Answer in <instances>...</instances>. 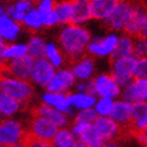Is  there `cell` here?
Returning a JSON list of instances; mask_svg holds the SVG:
<instances>
[{
    "instance_id": "50",
    "label": "cell",
    "mask_w": 147,
    "mask_h": 147,
    "mask_svg": "<svg viewBox=\"0 0 147 147\" xmlns=\"http://www.w3.org/2000/svg\"><path fill=\"white\" fill-rule=\"evenodd\" d=\"M10 0H0V4H3V3H9Z\"/></svg>"
},
{
    "instance_id": "36",
    "label": "cell",
    "mask_w": 147,
    "mask_h": 147,
    "mask_svg": "<svg viewBox=\"0 0 147 147\" xmlns=\"http://www.w3.org/2000/svg\"><path fill=\"white\" fill-rule=\"evenodd\" d=\"M5 6V13L9 16L11 19H13L14 22H17V23L22 24V22H23V18H24V14L20 13L19 11L16 10V7L13 6L12 3H7Z\"/></svg>"
},
{
    "instance_id": "31",
    "label": "cell",
    "mask_w": 147,
    "mask_h": 147,
    "mask_svg": "<svg viewBox=\"0 0 147 147\" xmlns=\"http://www.w3.org/2000/svg\"><path fill=\"white\" fill-rule=\"evenodd\" d=\"M22 25H23L25 29H28L29 31H32V32L41 31L43 29V24H42V18H41L40 12L36 10L35 7L31 9L29 12H26L24 14Z\"/></svg>"
},
{
    "instance_id": "21",
    "label": "cell",
    "mask_w": 147,
    "mask_h": 147,
    "mask_svg": "<svg viewBox=\"0 0 147 147\" xmlns=\"http://www.w3.org/2000/svg\"><path fill=\"white\" fill-rule=\"evenodd\" d=\"M119 0H90L91 18L104 22L113 12Z\"/></svg>"
},
{
    "instance_id": "44",
    "label": "cell",
    "mask_w": 147,
    "mask_h": 147,
    "mask_svg": "<svg viewBox=\"0 0 147 147\" xmlns=\"http://www.w3.org/2000/svg\"><path fill=\"white\" fill-rule=\"evenodd\" d=\"M6 47V42L4 40L0 38V63L4 62V59H3V55H4V49Z\"/></svg>"
},
{
    "instance_id": "4",
    "label": "cell",
    "mask_w": 147,
    "mask_h": 147,
    "mask_svg": "<svg viewBox=\"0 0 147 147\" xmlns=\"http://www.w3.org/2000/svg\"><path fill=\"white\" fill-rule=\"evenodd\" d=\"M119 34L114 31L108 32L103 36L91 37L86 48V54L93 59H107L111 57L119 41Z\"/></svg>"
},
{
    "instance_id": "3",
    "label": "cell",
    "mask_w": 147,
    "mask_h": 147,
    "mask_svg": "<svg viewBox=\"0 0 147 147\" xmlns=\"http://www.w3.org/2000/svg\"><path fill=\"white\" fill-rule=\"evenodd\" d=\"M28 136L26 126L18 117L3 119L0 122V146L9 147L20 141H25Z\"/></svg>"
},
{
    "instance_id": "13",
    "label": "cell",
    "mask_w": 147,
    "mask_h": 147,
    "mask_svg": "<svg viewBox=\"0 0 147 147\" xmlns=\"http://www.w3.org/2000/svg\"><path fill=\"white\" fill-rule=\"evenodd\" d=\"M40 102L42 104H46L61 113H65L69 117L74 115V111H73V109L71 107V102H69V93L45 91L40 96Z\"/></svg>"
},
{
    "instance_id": "26",
    "label": "cell",
    "mask_w": 147,
    "mask_h": 147,
    "mask_svg": "<svg viewBox=\"0 0 147 147\" xmlns=\"http://www.w3.org/2000/svg\"><path fill=\"white\" fill-rule=\"evenodd\" d=\"M54 147H78L79 140L73 135L69 127L60 128L51 140Z\"/></svg>"
},
{
    "instance_id": "19",
    "label": "cell",
    "mask_w": 147,
    "mask_h": 147,
    "mask_svg": "<svg viewBox=\"0 0 147 147\" xmlns=\"http://www.w3.org/2000/svg\"><path fill=\"white\" fill-rule=\"evenodd\" d=\"M22 35V24L11 19L6 13L0 16V38L6 43L16 42Z\"/></svg>"
},
{
    "instance_id": "14",
    "label": "cell",
    "mask_w": 147,
    "mask_h": 147,
    "mask_svg": "<svg viewBox=\"0 0 147 147\" xmlns=\"http://www.w3.org/2000/svg\"><path fill=\"white\" fill-rule=\"evenodd\" d=\"M121 98L130 104L147 102V79H133L122 89Z\"/></svg>"
},
{
    "instance_id": "33",
    "label": "cell",
    "mask_w": 147,
    "mask_h": 147,
    "mask_svg": "<svg viewBox=\"0 0 147 147\" xmlns=\"http://www.w3.org/2000/svg\"><path fill=\"white\" fill-rule=\"evenodd\" d=\"M96 113L93 111V109H85L80 110V111H76L73 115V122L76 123H82V124H92L93 121L96 120Z\"/></svg>"
},
{
    "instance_id": "5",
    "label": "cell",
    "mask_w": 147,
    "mask_h": 147,
    "mask_svg": "<svg viewBox=\"0 0 147 147\" xmlns=\"http://www.w3.org/2000/svg\"><path fill=\"white\" fill-rule=\"evenodd\" d=\"M91 87L96 97H105L114 100L121 98L122 87L115 82L110 73L102 72L96 74L91 80Z\"/></svg>"
},
{
    "instance_id": "49",
    "label": "cell",
    "mask_w": 147,
    "mask_h": 147,
    "mask_svg": "<svg viewBox=\"0 0 147 147\" xmlns=\"http://www.w3.org/2000/svg\"><path fill=\"white\" fill-rule=\"evenodd\" d=\"M78 147H87V146H85L83 142H80V141H79V144H78Z\"/></svg>"
},
{
    "instance_id": "2",
    "label": "cell",
    "mask_w": 147,
    "mask_h": 147,
    "mask_svg": "<svg viewBox=\"0 0 147 147\" xmlns=\"http://www.w3.org/2000/svg\"><path fill=\"white\" fill-rule=\"evenodd\" d=\"M0 91L25 105L32 99L35 87L29 80L14 78L1 69L0 71Z\"/></svg>"
},
{
    "instance_id": "7",
    "label": "cell",
    "mask_w": 147,
    "mask_h": 147,
    "mask_svg": "<svg viewBox=\"0 0 147 147\" xmlns=\"http://www.w3.org/2000/svg\"><path fill=\"white\" fill-rule=\"evenodd\" d=\"M135 56H126L113 59L111 66H110V74L115 79V82L119 84L122 89L127 86L131 80L134 79V63Z\"/></svg>"
},
{
    "instance_id": "52",
    "label": "cell",
    "mask_w": 147,
    "mask_h": 147,
    "mask_svg": "<svg viewBox=\"0 0 147 147\" xmlns=\"http://www.w3.org/2000/svg\"><path fill=\"white\" fill-rule=\"evenodd\" d=\"M24 1H30V3H34L35 0H24Z\"/></svg>"
},
{
    "instance_id": "47",
    "label": "cell",
    "mask_w": 147,
    "mask_h": 147,
    "mask_svg": "<svg viewBox=\"0 0 147 147\" xmlns=\"http://www.w3.org/2000/svg\"><path fill=\"white\" fill-rule=\"evenodd\" d=\"M9 147H29V145H28V141L25 140V141H20L18 144H14V145L9 146Z\"/></svg>"
},
{
    "instance_id": "6",
    "label": "cell",
    "mask_w": 147,
    "mask_h": 147,
    "mask_svg": "<svg viewBox=\"0 0 147 147\" xmlns=\"http://www.w3.org/2000/svg\"><path fill=\"white\" fill-rule=\"evenodd\" d=\"M57 130L59 128L54 122H51L50 120L43 116H38L35 114L26 126L29 138L41 141H51L55 134L57 133Z\"/></svg>"
},
{
    "instance_id": "35",
    "label": "cell",
    "mask_w": 147,
    "mask_h": 147,
    "mask_svg": "<svg viewBox=\"0 0 147 147\" xmlns=\"http://www.w3.org/2000/svg\"><path fill=\"white\" fill-rule=\"evenodd\" d=\"M133 55L135 57L147 56V38L141 36L134 37V46H133Z\"/></svg>"
},
{
    "instance_id": "42",
    "label": "cell",
    "mask_w": 147,
    "mask_h": 147,
    "mask_svg": "<svg viewBox=\"0 0 147 147\" xmlns=\"http://www.w3.org/2000/svg\"><path fill=\"white\" fill-rule=\"evenodd\" d=\"M28 145L29 147H54L51 141H41V140H34V139H29Z\"/></svg>"
},
{
    "instance_id": "45",
    "label": "cell",
    "mask_w": 147,
    "mask_h": 147,
    "mask_svg": "<svg viewBox=\"0 0 147 147\" xmlns=\"http://www.w3.org/2000/svg\"><path fill=\"white\" fill-rule=\"evenodd\" d=\"M139 36H141V37H144V38H147V18L145 20V24H144L141 31H140V35H139Z\"/></svg>"
},
{
    "instance_id": "30",
    "label": "cell",
    "mask_w": 147,
    "mask_h": 147,
    "mask_svg": "<svg viewBox=\"0 0 147 147\" xmlns=\"http://www.w3.org/2000/svg\"><path fill=\"white\" fill-rule=\"evenodd\" d=\"M78 140L80 142H83L85 146L87 147H102L104 145V140L98 135V133L93 129V127L91 126H87L83 131L82 134L79 135Z\"/></svg>"
},
{
    "instance_id": "51",
    "label": "cell",
    "mask_w": 147,
    "mask_h": 147,
    "mask_svg": "<svg viewBox=\"0 0 147 147\" xmlns=\"http://www.w3.org/2000/svg\"><path fill=\"white\" fill-rule=\"evenodd\" d=\"M3 119H4V117H3V115H1V114H0V122H1V121H3Z\"/></svg>"
},
{
    "instance_id": "46",
    "label": "cell",
    "mask_w": 147,
    "mask_h": 147,
    "mask_svg": "<svg viewBox=\"0 0 147 147\" xmlns=\"http://www.w3.org/2000/svg\"><path fill=\"white\" fill-rule=\"evenodd\" d=\"M102 147H120V145H119V142H117L116 140H113V141L104 142V145H103Z\"/></svg>"
},
{
    "instance_id": "29",
    "label": "cell",
    "mask_w": 147,
    "mask_h": 147,
    "mask_svg": "<svg viewBox=\"0 0 147 147\" xmlns=\"http://www.w3.org/2000/svg\"><path fill=\"white\" fill-rule=\"evenodd\" d=\"M28 54V48H26V43L24 42H11V43H6V47L4 49V62L13 60L20 56H24Z\"/></svg>"
},
{
    "instance_id": "48",
    "label": "cell",
    "mask_w": 147,
    "mask_h": 147,
    "mask_svg": "<svg viewBox=\"0 0 147 147\" xmlns=\"http://www.w3.org/2000/svg\"><path fill=\"white\" fill-rule=\"evenodd\" d=\"M3 13H5V6L3 4H0V16H1Z\"/></svg>"
},
{
    "instance_id": "10",
    "label": "cell",
    "mask_w": 147,
    "mask_h": 147,
    "mask_svg": "<svg viewBox=\"0 0 147 147\" xmlns=\"http://www.w3.org/2000/svg\"><path fill=\"white\" fill-rule=\"evenodd\" d=\"M55 71L56 69L45 57L37 59V60L34 61L29 82L34 86H38V87H43L45 89L48 85V83L51 80V78H53Z\"/></svg>"
},
{
    "instance_id": "9",
    "label": "cell",
    "mask_w": 147,
    "mask_h": 147,
    "mask_svg": "<svg viewBox=\"0 0 147 147\" xmlns=\"http://www.w3.org/2000/svg\"><path fill=\"white\" fill-rule=\"evenodd\" d=\"M77 80L73 76V73L69 67L57 68L54 73L53 78L48 83V85L45 87L46 91L50 92H60V93H71L74 89V85Z\"/></svg>"
},
{
    "instance_id": "28",
    "label": "cell",
    "mask_w": 147,
    "mask_h": 147,
    "mask_svg": "<svg viewBox=\"0 0 147 147\" xmlns=\"http://www.w3.org/2000/svg\"><path fill=\"white\" fill-rule=\"evenodd\" d=\"M54 12L56 14L59 25H67L72 22V3L71 0H63L55 4Z\"/></svg>"
},
{
    "instance_id": "41",
    "label": "cell",
    "mask_w": 147,
    "mask_h": 147,
    "mask_svg": "<svg viewBox=\"0 0 147 147\" xmlns=\"http://www.w3.org/2000/svg\"><path fill=\"white\" fill-rule=\"evenodd\" d=\"M73 91H78V92H90L92 93V87H91V80L89 82H77L74 85ZM93 94V93H92Z\"/></svg>"
},
{
    "instance_id": "11",
    "label": "cell",
    "mask_w": 147,
    "mask_h": 147,
    "mask_svg": "<svg viewBox=\"0 0 147 147\" xmlns=\"http://www.w3.org/2000/svg\"><path fill=\"white\" fill-rule=\"evenodd\" d=\"M69 68L77 82H89L97 74L96 60L86 54L73 61Z\"/></svg>"
},
{
    "instance_id": "22",
    "label": "cell",
    "mask_w": 147,
    "mask_h": 147,
    "mask_svg": "<svg viewBox=\"0 0 147 147\" xmlns=\"http://www.w3.org/2000/svg\"><path fill=\"white\" fill-rule=\"evenodd\" d=\"M23 108L24 104L0 91V114L3 115L4 119L17 117L22 113Z\"/></svg>"
},
{
    "instance_id": "15",
    "label": "cell",
    "mask_w": 147,
    "mask_h": 147,
    "mask_svg": "<svg viewBox=\"0 0 147 147\" xmlns=\"http://www.w3.org/2000/svg\"><path fill=\"white\" fill-rule=\"evenodd\" d=\"M93 129L97 131L98 135L107 141H113L116 140L121 134V127L117 124L115 121H113L109 116L107 117H96V120L91 124Z\"/></svg>"
},
{
    "instance_id": "12",
    "label": "cell",
    "mask_w": 147,
    "mask_h": 147,
    "mask_svg": "<svg viewBox=\"0 0 147 147\" xmlns=\"http://www.w3.org/2000/svg\"><path fill=\"white\" fill-rule=\"evenodd\" d=\"M34 61H35L34 59L26 54L24 56H20L17 59H13V60L6 61V63L4 65L3 71L5 73H7V74L14 77V78L29 80Z\"/></svg>"
},
{
    "instance_id": "25",
    "label": "cell",
    "mask_w": 147,
    "mask_h": 147,
    "mask_svg": "<svg viewBox=\"0 0 147 147\" xmlns=\"http://www.w3.org/2000/svg\"><path fill=\"white\" fill-rule=\"evenodd\" d=\"M46 47H47V41L42 37V36L34 34L29 37L26 42V48H28V55L31 56L34 60L37 59H43L46 53Z\"/></svg>"
},
{
    "instance_id": "20",
    "label": "cell",
    "mask_w": 147,
    "mask_h": 147,
    "mask_svg": "<svg viewBox=\"0 0 147 147\" xmlns=\"http://www.w3.org/2000/svg\"><path fill=\"white\" fill-rule=\"evenodd\" d=\"M72 3V24L85 25L92 19L90 11V0H71Z\"/></svg>"
},
{
    "instance_id": "39",
    "label": "cell",
    "mask_w": 147,
    "mask_h": 147,
    "mask_svg": "<svg viewBox=\"0 0 147 147\" xmlns=\"http://www.w3.org/2000/svg\"><path fill=\"white\" fill-rule=\"evenodd\" d=\"M130 127H131V129H133V131H134L135 134L146 130L147 129V114L144 115V116H141L140 119L131 121Z\"/></svg>"
},
{
    "instance_id": "43",
    "label": "cell",
    "mask_w": 147,
    "mask_h": 147,
    "mask_svg": "<svg viewBox=\"0 0 147 147\" xmlns=\"http://www.w3.org/2000/svg\"><path fill=\"white\" fill-rule=\"evenodd\" d=\"M136 139L138 141L140 142L144 147H147V129L144 131H140V133H136Z\"/></svg>"
},
{
    "instance_id": "37",
    "label": "cell",
    "mask_w": 147,
    "mask_h": 147,
    "mask_svg": "<svg viewBox=\"0 0 147 147\" xmlns=\"http://www.w3.org/2000/svg\"><path fill=\"white\" fill-rule=\"evenodd\" d=\"M41 18H42L43 28H54V26L59 25L57 18H56V14H55L54 10L50 11V12H48V13L41 14Z\"/></svg>"
},
{
    "instance_id": "16",
    "label": "cell",
    "mask_w": 147,
    "mask_h": 147,
    "mask_svg": "<svg viewBox=\"0 0 147 147\" xmlns=\"http://www.w3.org/2000/svg\"><path fill=\"white\" fill-rule=\"evenodd\" d=\"M109 117L115 121L121 128L129 127L131 123V104L122 98H119L114 102Z\"/></svg>"
},
{
    "instance_id": "38",
    "label": "cell",
    "mask_w": 147,
    "mask_h": 147,
    "mask_svg": "<svg viewBox=\"0 0 147 147\" xmlns=\"http://www.w3.org/2000/svg\"><path fill=\"white\" fill-rule=\"evenodd\" d=\"M54 6H55L54 0H38L35 9L40 12V14H43V13H48L50 11H53Z\"/></svg>"
},
{
    "instance_id": "53",
    "label": "cell",
    "mask_w": 147,
    "mask_h": 147,
    "mask_svg": "<svg viewBox=\"0 0 147 147\" xmlns=\"http://www.w3.org/2000/svg\"><path fill=\"white\" fill-rule=\"evenodd\" d=\"M0 147H1V146H0Z\"/></svg>"
},
{
    "instance_id": "17",
    "label": "cell",
    "mask_w": 147,
    "mask_h": 147,
    "mask_svg": "<svg viewBox=\"0 0 147 147\" xmlns=\"http://www.w3.org/2000/svg\"><path fill=\"white\" fill-rule=\"evenodd\" d=\"M147 18V11L145 7L138 4H133V11H131L130 18L128 23L124 26L123 31L131 37H136L140 35V31L145 24V20Z\"/></svg>"
},
{
    "instance_id": "18",
    "label": "cell",
    "mask_w": 147,
    "mask_h": 147,
    "mask_svg": "<svg viewBox=\"0 0 147 147\" xmlns=\"http://www.w3.org/2000/svg\"><path fill=\"white\" fill-rule=\"evenodd\" d=\"M34 114L38 115V116H43V117H46V119L50 120L51 122H54L59 129L69 127L71 117L68 115H66L65 113L59 111V110H56L54 108H50V107H48L46 104H42V103H40L38 105L35 107Z\"/></svg>"
},
{
    "instance_id": "1",
    "label": "cell",
    "mask_w": 147,
    "mask_h": 147,
    "mask_svg": "<svg viewBox=\"0 0 147 147\" xmlns=\"http://www.w3.org/2000/svg\"><path fill=\"white\" fill-rule=\"evenodd\" d=\"M91 32L85 25H62L57 35V45L66 59L74 61L86 54L87 45L91 40Z\"/></svg>"
},
{
    "instance_id": "34",
    "label": "cell",
    "mask_w": 147,
    "mask_h": 147,
    "mask_svg": "<svg viewBox=\"0 0 147 147\" xmlns=\"http://www.w3.org/2000/svg\"><path fill=\"white\" fill-rule=\"evenodd\" d=\"M133 73L134 79H147V56L135 59Z\"/></svg>"
},
{
    "instance_id": "40",
    "label": "cell",
    "mask_w": 147,
    "mask_h": 147,
    "mask_svg": "<svg viewBox=\"0 0 147 147\" xmlns=\"http://www.w3.org/2000/svg\"><path fill=\"white\" fill-rule=\"evenodd\" d=\"M13 6L16 7V10L19 11L20 13L25 14L26 12H29L31 9H34L35 5L34 3H30V1H24V0H16L14 3H12Z\"/></svg>"
},
{
    "instance_id": "24",
    "label": "cell",
    "mask_w": 147,
    "mask_h": 147,
    "mask_svg": "<svg viewBox=\"0 0 147 147\" xmlns=\"http://www.w3.org/2000/svg\"><path fill=\"white\" fill-rule=\"evenodd\" d=\"M45 59L47 61H49L51 63V66L57 69L61 68L66 65V59L65 54L62 53V50L60 49L59 45L56 42H47V47H46V53H45Z\"/></svg>"
},
{
    "instance_id": "27",
    "label": "cell",
    "mask_w": 147,
    "mask_h": 147,
    "mask_svg": "<svg viewBox=\"0 0 147 147\" xmlns=\"http://www.w3.org/2000/svg\"><path fill=\"white\" fill-rule=\"evenodd\" d=\"M133 46H134V37L123 34L119 36V41H117L116 48L114 50L113 59H119V57H126L133 55Z\"/></svg>"
},
{
    "instance_id": "8",
    "label": "cell",
    "mask_w": 147,
    "mask_h": 147,
    "mask_svg": "<svg viewBox=\"0 0 147 147\" xmlns=\"http://www.w3.org/2000/svg\"><path fill=\"white\" fill-rule=\"evenodd\" d=\"M131 11H133V3L128 1V0H119L115 9L104 20V23L114 32L123 31L124 26L130 18Z\"/></svg>"
},
{
    "instance_id": "32",
    "label": "cell",
    "mask_w": 147,
    "mask_h": 147,
    "mask_svg": "<svg viewBox=\"0 0 147 147\" xmlns=\"http://www.w3.org/2000/svg\"><path fill=\"white\" fill-rule=\"evenodd\" d=\"M114 102H115L114 99H110V98L97 97L92 109L98 117H107L110 115V113H111Z\"/></svg>"
},
{
    "instance_id": "23",
    "label": "cell",
    "mask_w": 147,
    "mask_h": 147,
    "mask_svg": "<svg viewBox=\"0 0 147 147\" xmlns=\"http://www.w3.org/2000/svg\"><path fill=\"white\" fill-rule=\"evenodd\" d=\"M97 97L90 92H78L72 91L69 93V102L73 111H80L85 109H92Z\"/></svg>"
}]
</instances>
